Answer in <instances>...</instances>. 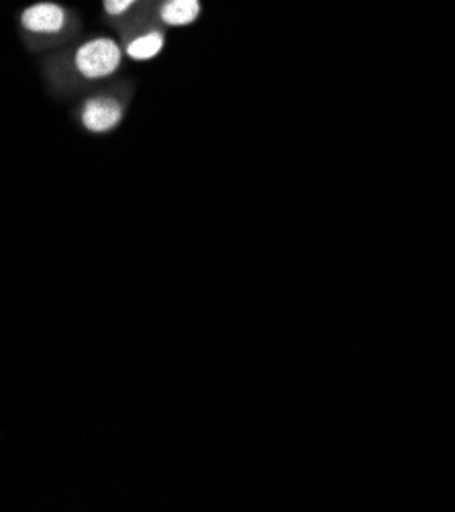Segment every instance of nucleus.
<instances>
[{
	"label": "nucleus",
	"mask_w": 455,
	"mask_h": 512,
	"mask_svg": "<svg viewBox=\"0 0 455 512\" xmlns=\"http://www.w3.org/2000/svg\"><path fill=\"white\" fill-rule=\"evenodd\" d=\"M117 35H84L68 47L39 58L43 88L56 100H76L115 80L125 62Z\"/></svg>",
	"instance_id": "nucleus-1"
},
{
	"label": "nucleus",
	"mask_w": 455,
	"mask_h": 512,
	"mask_svg": "<svg viewBox=\"0 0 455 512\" xmlns=\"http://www.w3.org/2000/svg\"><path fill=\"white\" fill-rule=\"evenodd\" d=\"M21 43L29 54L41 58L82 39V15L60 0H35L17 15Z\"/></svg>",
	"instance_id": "nucleus-2"
},
{
	"label": "nucleus",
	"mask_w": 455,
	"mask_h": 512,
	"mask_svg": "<svg viewBox=\"0 0 455 512\" xmlns=\"http://www.w3.org/2000/svg\"><path fill=\"white\" fill-rule=\"evenodd\" d=\"M135 94L137 84L133 78H115L76 98L72 119L88 135H111L123 125Z\"/></svg>",
	"instance_id": "nucleus-3"
},
{
	"label": "nucleus",
	"mask_w": 455,
	"mask_h": 512,
	"mask_svg": "<svg viewBox=\"0 0 455 512\" xmlns=\"http://www.w3.org/2000/svg\"><path fill=\"white\" fill-rule=\"evenodd\" d=\"M168 27L156 21L151 15L127 25L117 35L123 54L131 62H149L156 60L166 43H168Z\"/></svg>",
	"instance_id": "nucleus-4"
},
{
	"label": "nucleus",
	"mask_w": 455,
	"mask_h": 512,
	"mask_svg": "<svg viewBox=\"0 0 455 512\" xmlns=\"http://www.w3.org/2000/svg\"><path fill=\"white\" fill-rule=\"evenodd\" d=\"M202 15V0H154L151 17L168 29L190 27Z\"/></svg>",
	"instance_id": "nucleus-5"
},
{
	"label": "nucleus",
	"mask_w": 455,
	"mask_h": 512,
	"mask_svg": "<svg viewBox=\"0 0 455 512\" xmlns=\"http://www.w3.org/2000/svg\"><path fill=\"white\" fill-rule=\"evenodd\" d=\"M151 3L154 0H103V23L119 33L127 25L151 15Z\"/></svg>",
	"instance_id": "nucleus-6"
}]
</instances>
